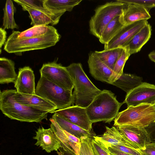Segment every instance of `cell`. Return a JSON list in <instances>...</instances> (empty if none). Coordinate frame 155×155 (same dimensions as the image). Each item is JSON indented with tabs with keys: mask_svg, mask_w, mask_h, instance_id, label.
<instances>
[{
	"mask_svg": "<svg viewBox=\"0 0 155 155\" xmlns=\"http://www.w3.org/2000/svg\"><path fill=\"white\" fill-rule=\"evenodd\" d=\"M0 109L5 116L11 119L28 122L40 123L43 119L47 120L48 113L18 103L13 97L11 89L0 91Z\"/></svg>",
	"mask_w": 155,
	"mask_h": 155,
	"instance_id": "6da1fadb",
	"label": "cell"
},
{
	"mask_svg": "<svg viewBox=\"0 0 155 155\" xmlns=\"http://www.w3.org/2000/svg\"><path fill=\"white\" fill-rule=\"evenodd\" d=\"M73 82V103L86 108L102 90L97 87L85 73L81 64L72 63L66 67Z\"/></svg>",
	"mask_w": 155,
	"mask_h": 155,
	"instance_id": "7a4b0ae2",
	"label": "cell"
},
{
	"mask_svg": "<svg viewBox=\"0 0 155 155\" xmlns=\"http://www.w3.org/2000/svg\"><path fill=\"white\" fill-rule=\"evenodd\" d=\"M123 104L111 91L104 90L86 107L87 112L92 124L100 121L110 124L117 117Z\"/></svg>",
	"mask_w": 155,
	"mask_h": 155,
	"instance_id": "3957f363",
	"label": "cell"
},
{
	"mask_svg": "<svg viewBox=\"0 0 155 155\" xmlns=\"http://www.w3.org/2000/svg\"><path fill=\"white\" fill-rule=\"evenodd\" d=\"M61 35L55 30L44 35L25 39L8 38L4 49L9 53L22 52L45 49L55 45L61 38Z\"/></svg>",
	"mask_w": 155,
	"mask_h": 155,
	"instance_id": "277c9868",
	"label": "cell"
},
{
	"mask_svg": "<svg viewBox=\"0 0 155 155\" xmlns=\"http://www.w3.org/2000/svg\"><path fill=\"white\" fill-rule=\"evenodd\" d=\"M155 121V108L153 105L141 104L129 106L119 112L114 120L115 127L127 125L145 128Z\"/></svg>",
	"mask_w": 155,
	"mask_h": 155,
	"instance_id": "5b68a950",
	"label": "cell"
},
{
	"mask_svg": "<svg viewBox=\"0 0 155 155\" xmlns=\"http://www.w3.org/2000/svg\"><path fill=\"white\" fill-rule=\"evenodd\" d=\"M127 4L117 0L107 2L97 8L89 21L91 33L99 39L107 25L115 17L121 14Z\"/></svg>",
	"mask_w": 155,
	"mask_h": 155,
	"instance_id": "8992f818",
	"label": "cell"
},
{
	"mask_svg": "<svg viewBox=\"0 0 155 155\" xmlns=\"http://www.w3.org/2000/svg\"><path fill=\"white\" fill-rule=\"evenodd\" d=\"M35 92L52 102L58 110L70 107L73 103L72 91L60 87L42 76L38 82Z\"/></svg>",
	"mask_w": 155,
	"mask_h": 155,
	"instance_id": "52a82bcc",
	"label": "cell"
},
{
	"mask_svg": "<svg viewBox=\"0 0 155 155\" xmlns=\"http://www.w3.org/2000/svg\"><path fill=\"white\" fill-rule=\"evenodd\" d=\"M41 76L66 90L72 91L73 82L66 67L54 61L44 64L39 70Z\"/></svg>",
	"mask_w": 155,
	"mask_h": 155,
	"instance_id": "ba28073f",
	"label": "cell"
},
{
	"mask_svg": "<svg viewBox=\"0 0 155 155\" xmlns=\"http://www.w3.org/2000/svg\"><path fill=\"white\" fill-rule=\"evenodd\" d=\"M127 107L141 104L152 105L155 104V85L144 82L127 94L123 102Z\"/></svg>",
	"mask_w": 155,
	"mask_h": 155,
	"instance_id": "9c48e42d",
	"label": "cell"
},
{
	"mask_svg": "<svg viewBox=\"0 0 155 155\" xmlns=\"http://www.w3.org/2000/svg\"><path fill=\"white\" fill-rule=\"evenodd\" d=\"M54 113L82 128L88 131L93 130L92 123L88 116L86 109L77 105L58 110Z\"/></svg>",
	"mask_w": 155,
	"mask_h": 155,
	"instance_id": "30bf717a",
	"label": "cell"
},
{
	"mask_svg": "<svg viewBox=\"0 0 155 155\" xmlns=\"http://www.w3.org/2000/svg\"><path fill=\"white\" fill-rule=\"evenodd\" d=\"M120 133L136 149H143L151 143L145 128L125 125L117 127Z\"/></svg>",
	"mask_w": 155,
	"mask_h": 155,
	"instance_id": "8fae6325",
	"label": "cell"
},
{
	"mask_svg": "<svg viewBox=\"0 0 155 155\" xmlns=\"http://www.w3.org/2000/svg\"><path fill=\"white\" fill-rule=\"evenodd\" d=\"M50 128L57 137L61 147L74 155H80V140L62 128L52 118Z\"/></svg>",
	"mask_w": 155,
	"mask_h": 155,
	"instance_id": "7c38bea8",
	"label": "cell"
},
{
	"mask_svg": "<svg viewBox=\"0 0 155 155\" xmlns=\"http://www.w3.org/2000/svg\"><path fill=\"white\" fill-rule=\"evenodd\" d=\"M11 90L14 100L22 105L35 107L50 113H54L57 109L56 106L52 102L36 94H21L16 90Z\"/></svg>",
	"mask_w": 155,
	"mask_h": 155,
	"instance_id": "4fadbf2b",
	"label": "cell"
},
{
	"mask_svg": "<svg viewBox=\"0 0 155 155\" xmlns=\"http://www.w3.org/2000/svg\"><path fill=\"white\" fill-rule=\"evenodd\" d=\"M147 23V20H142L124 26L114 38L108 43L104 45V49L122 47L137 32Z\"/></svg>",
	"mask_w": 155,
	"mask_h": 155,
	"instance_id": "5bb4252c",
	"label": "cell"
},
{
	"mask_svg": "<svg viewBox=\"0 0 155 155\" xmlns=\"http://www.w3.org/2000/svg\"><path fill=\"white\" fill-rule=\"evenodd\" d=\"M150 18L149 11L144 7L127 3L120 15L119 20L120 23L125 26L139 21L147 20Z\"/></svg>",
	"mask_w": 155,
	"mask_h": 155,
	"instance_id": "9a60e30c",
	"label": "cell"
},
{
	"mask_svg": "<svg viewBox=\"0 0 155 155\" xmlns=\"http://www.w3.org/2000/svg\"><path fill=\"white\" fill-rule=\"evenodd\" d=\"M33 139L37 140L35 145L41 147L48 153L58 151L61 147L59 142L51 128L39 127Z\"/></svg>",
	"mask_w": 155,
	"mask_h": 155,
	"instance_id": "2e32d148",
	"label": "cell"
},
{
	"mask_svg": "<svg viewBox=\"0 0 155 155\" xmlns=\"http://www.w3.org/2000/svg\"><path fill=\"white\" fill-rule=\"evenodd\" d=\"M14 84L18 93L35 94V75L33 71L29 66L19 69L17 79Z\"/></svg>",
	"mask_w": 155,
	"mask_h": 155,
	"instance_id": "e0dca14e",
	"label": "cell"
},
{
	"mask_svg": "<svg viewBox=\"0 0 155 155\" xmlns=\"http://www.w3.org/2000/svg\"><path fill=\"white\" fill-rule=\"evenodd\" d=\"M87 63L90 73L94 79L110 84V80L113 71L97 56L94 52L89 53Z\"/></svg>",
	"mask_w": 155,
	"mask_h": 155,
	"instance_id": "ac0fdd59",
	"label": "cell"
},
{
	"mask_svg": "<svg viewBox=\"0 0 155 155\" xmlns=\"http://www.w3.org/2000/svg\"><path fill=\"white\" fill-rule=\"evenodd\" d=\"M22 9L28 12L29 17L31 20V25L33 26L52 25L57 24L61 17L65 12L58 13L49 12L30 8L24 5H21Z\"/></svg>",
	"mask_w": 155,
	"mask_h": 155,
	"instance_id": "d6986e66",
	"label": "cell"
},
{
	"mask_svg": "<svg viewBox=\"0 0 155 155\" xmlns=\"http://www.w3.org/2000/svg\"><path fill=\"white\" fill-rule=\"evenodd\" d=\"M106 131L101 136H96L94 138L99 141L108 149L112 146L120 145L134 149V147L120 133L117 127H109L106 126Z\"/></svg>",
	"mask_w": 155,
	"mask_h": 155,
	"instance_id": "ffe728a7",
	"label": "cell"
},
{
	"mask_svg": "<svg viewBox=\"0 0 155 155\" xmlns=\"http://www.w3.org/2000/svg\"><path fill=\"white\" fill-rule=\"evenodd\" d=\"M151 31V27L148 23L137 32L122 47L126 50L130 55L137 53L150 38Z\"/></svg>",
	"mask_w": 155,
	"mask_h": 155,
	"instance_id": "44dd1931",
	"label": "cell"
},
{
	"mask_svg": "<svg viewBox=\"0 0 155 155\" xmlns=\"http://www.w3.org/2000/svg\"><path fill=\"white\" fill-rule=\"evenodd\" d=\"M52 118L62 128L80 139L82 137L86 136L93 139L94 137L96 136L93 130L90 131L85 130L55 113Z\"/></svg>",
	"mask_w": 155,
	"mask_h": 155,
	"instance_id": "7402d4cb",
	"label": "cell"
},
{
	"mask_svg": "<svg viewBox=\"0 0 155 155\" xmlns=\"http://www.w3.org/2000/svg\"><path fill=\"white\" fill-rule=\"evenodd\" d=\"M15 63L12 60L0 58V84L15 83L18 77L15 71Z\"/></svg>",
	"mask_w": 155,
	"mask_h": 155,
	"instance_id": "603a6c76",
	"label": "cell"
},
{
	"mask_svg": "<svg viewBox=\"0 0 155 155\" xmlns=\"http://www.w3.org/2000/svg\"><path fill=\"white\" fill-rule=\"evenodd\" d=\"M55 29L53 26L50 25L33 26L22 32L13 31L8 38L11 39H25L35 37L44 35Z\"/></svg>",
	"mask_w": 155,
	"mask_h": 155,
	"instance_id": "cb8c5ba5",
	"label": "cell"
},
{
	"mask_svg": "<svg viewBox=\"0 0 155 155\" xmlns=\"http://www.w3.org/2000/svg\"><path fill=\"white\" fill-rule=\"evenodd\" d=\"M142 77L133 74L123 73L120 77L111 84L128 93L141 84L142 82Z\"/></svg>",
	"mask_w": 155,
	"mask_h": 155,
	"instance_id": "d4e9b609",
	"label": "cell"
},
{
	"mask_svg": "<svg viewBox=\"0 0 155 155\" xmlns=\"http://www.w3.org/2000/svg\"><path fill=\"white\" fill-rule=\"evenodd\" d=\"M82 0H44V7L54 12H71Z\"/></svg>",
	"mask_w": 155,
	"mask_h": 155,
	"instance_id": "484cf974",
	"label": "cell"
},
{
	"mask_svg": "<svg viewBox=\"0 0 155 155\" xmlns=\"http://www.w3.org/2000/svg\"><path fill=\"white\" fill-rule=\"evenodd\" d=\"M123 49L124 48L121 47L100 51H95L94 52L107 66L113 71L115 63Z\"/></svg>",
	"mask_w": 155,
	"mask_h": 155,
	"instance_id": "4316f807",
	"label": "cell"
},
{
	"mask_svg": "<svg viewBox=\"0 0 155 155\" xmlns=\"http://www.w3.org/2000/svg\"><path fill=\"white\" fill-rule=\"evenodd\" d=\"M119 16L113 18L105 27L99 39V41L101 44L104 45L108 43L124 26L120 22Z\"/></svg>",
	"mask_w": 155,
	"mask_h": 155,
	"instance_id": "83f0119b",
	"label": "cell"
},
{
	"mask_svg": "<svg viewBox=\"0 0 155 155\" xmlns=\"http://www.w3.org/2000/svg\"><path fill=\"white\" fill-rule=\"evenodd\" d=\"M16 9L11 0H7L3 8V26L4 29H18L19 27L15 22L14 15Z\"/></svg>",
	"mask_w": 155,
	"mask_h": 155,
	"instance_id": "f1b7e54d",
	"label": "cell"
},
{
	"mask_svg": "<svg viewBox=\"0 0 155 155\" xmlns=\"http://www.w3.org/2000/svg\"><path fill=\"white\" fill-rule=\"evenodd\" d=\"M123 48L121 54L117 60L114 66L113 73L110 78V84H112L123 74L124 65L130 56L126 50Z\"/></svg>",
	"mask_w": 155,
	"mask_h": 155,
	"instance_id": "f546056e",
	"label": "cell"
},
{
	"mask_svg": "<svg viewBox=\"0 0 155 155\" xmlns=\"http://www.w3.org/2000/svg\"><path fill=\"white\" fill-rule=\"evenodd\" d=\"M44 0H14L18 4L46 12H52L44 6Z\"/></svg>",
	"mask_w": 155,
	"mask_h": 155,
	"instance_id": "4dcf8cb0",
	"label": "cell"
},
{
	"mask_svg": "<svg viewBox=\"0 0 155 155\" xmlns=\"http://www.w3.org/2000/svg\"><path fill=\"white\" fill-rule=\"evenodd\" d=\"M88 137H82L80 139V155H94L92 148L91 140Z\"/></svg>",
	"mask_w": 155,
	"mask_h": 155,
	"instance_id": "1f68e13d",
	"label": "cell"
},
{
	"mask_svg": "<svg viewBox=\"0 0 155 155\" xmlns=\"http://www.w3.org/2000/svg\"><path fill=\"white\" fill-rule=\"evenodd\" d=\"M91 143L94 155H110L108 149L94 137L91 140Z\"/></svg>",
	"mask_w": 155,
	"mask_h": 155,
	"instance_id": "d6a6232c",
	"label": "cell"
},
{
	"mask_svg": "<svg viewBox=\"0 0 155 155\" xmlns=\"http://www.w3.org/2000/svg\"><path fill=\"white\" fill-rule=\"evenodd\" d=\"M121 2L128 3L134 4L141 5L147 9L149 11L150 10L155 7V0H118Z\"/></svg>",
	"mask_w": 155,
	"mask_h": 155,
	"instance_id": "836d02e7",
	"label": "cell"
},
{
	"mask_svg": "<svg viewBox=\"0 0 155 155\" xmlns=\"http://www.w3.org/2000/svg\"><path fill=\"white\" fill-rule=\"evenodd\" d=\"M111 147L131 155H142L138 150L130 147L120 145L114 146Z\"/></svg>",
	"mask_w": 155,
	"mask_h": 155,
	"instance_id": "e575fe53",
	"label": "cell"
},
{
	"mask_svg": "<svg viewBox=\"0 0 155 155\" xmlns=\"http://www.w3.org/2000/svg\"><path fill=\"white\" fill-rule=\"evenodd\" d=\"M138 150L142 155H155V143H151L144 149Z\"/></svg>",
	"mask_w": 155,
	"mask_h": 155,
	"instance_id": "d590c367",
	"label": "cell"
},
{
	"mask_svg": "<svg viewBox=\"0 0 155 155\" xmlns=\"http://www.w3.org/2000/svg\"><path fill=\"white\" fill-rule=\"evenodd\" d=\"M145 128L149 134L151 142L155 143V121Z\"/></svg>",
	"mask_w": 155,
	"mask_h": 155,
	"instance_id": "8d00e7d4",
	"label": "cell"
},
{
	"mask_svg": "<svg viewBox=\"0 0 155 155\" xmlns=\"http://www.w3.org/2000/svg\"><path fill=\"white\" fill-rule=\"evenodd\" d=\"M7 32L5 29L2 28H0V53H1V48L6 42Z\"/></svg>",
	"mask_w": 155,
	"mask_h": 155,
	"instance_id": "74e56055",
	"label": "cell"
},
{
	"mask_svg": "<svg viewBox=\"0 0 155 155\" xmlns=\"http://www.w3.org/2000/svg\"><path fill=\"white\" fill-rule=\"evenodd\" d=\"M108 149L110 153L113 155H131L111 147H109Z\"/></svg>",
	"mask_w": 155,
	"mask_h": 155,
	"instance_id": "f35d334b",
	"label": "cell"
},
{
	"mask_svg": "<svg viewBox=\"0 0 155 155\" xmlns=\"http://www.w3.org/2000/svg\"><path fill=\"white\" fill-rule=\"evenodd\" d=\"M58 155H74L69 152L64 150L61 147H60L57 151Z\"/></svg>",
	"mask_w": 155,
	"mask_h": 155,
	"instance_id": "ab89813d",
	"label": "cell"
},
{
	"mask_svg": "<svg viewBox=\"0 0 155 155\" xmlns=\"http://www.w3.org/2000/svg\"><path fill=\"white\" fill-rule=\"evenodd\" d=\"M149 59L155 63V51H153L151 52L148 54Z\"/></svg>",
	"mask_w": 155,
	"mask_h": 155,
	"instance_id": "60d3db41",
	"label": "cell"
},
{
	"mask_svg": "<svg viewBox=\"0 0 155 155\" xmlns=\"http://www.w3.org/2000/svg\"><path fill=\"white\" fill-rule=\"evenodd\" d=\"M153 105L154 107V108H155V104Z\"/></svg>",
	"mask_w": 155,
	"mask_h": 155,
	"instance_id": "b9f144b4",
	"label": "cell"
},
{
	"mask_svg": "<svg viewBox=\"0 0 155 155\" xmlns=\"http://www.w3.org/2000/svg\"><path fill=\"white\" fill-rule=\"evenodd\" d=\"M110 155H113L111 154L110 153Z\"/></svg>",
	"mask_w": 155,
	"mask_h": 155,
	"instance_id": "7bdbcfd3",
	"label": "cell"
},
{
	"mask_svg": "<svg viewBox=\"0 0 155 155\" xmlns=\"http://www.w3.org/2000/svg\"></svg>",
	"mask_w": 155,
	"mask_h": 155,
	"instance_id": "ee69618b",
	"label": "cell"
}]
</instances>
